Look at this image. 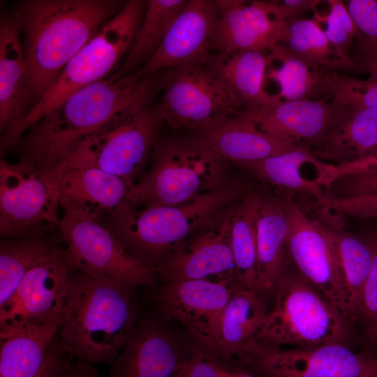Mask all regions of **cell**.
<instances>
[{
  "label": "cell",
  "mask_w": 377,
  "mask_h": 377,
  "mask_svg": "<svg viewBox=\"0 0 377 377\" xmlns=\"http://www.w3.org/2000/svg\"><path fill=\"white\" fill-rule=\"evenodd\" d=\"M160 80L158 73L142 76L136 71L120 78L113 74L73 93L13 146L19 161L54 172L86 138L115 116L150 105Z\"/></svg>",
  "instance_id": "6da1fadb"
},
{
  "label": "cell",
  "mask_w": 377,
  "mask_h": 377,
  "mask_svg": "<svg viewBox=\"0 0 377 377\" xmlns=\"http://www.w3.org/2000/svg\"><path fill=\"white\" fill-rule=\"evenodd\" d=\"M125 3L23 0L15 4L12 13L21 31L34 106L71 59Z\"/></svg>",
  "instance_id": "7a4b0ae2"
},
{
  "label": "cell",
  "mask_w": 377,
  "mask_h": 377,
  "mask_svg": "<svg viewBox=\"0 0 377 377\" xmlns=\"http://www.w3.org/2000/svg\"><path fill=\"white\" fill-rule=\"evenodd\" d=\"M246 184L228 185L179 205L133 209L124 203L98 221L143 266L154 270L192 234L248 194Z\"/></svg>",
  "instance_id": "3957f363"
},
{
  "label": "cell",
  "mask_w": 377,
  "mask_h": 377,
  "mask_svg": "<svg viewBox=\"0 0 377 377\" xmlns=\"http://www.w3.org/2000/svg\"><path fill=\"white\" fill-rule=\"evenodd\" d=\"M133 290L74 272L59 336L79 361L112 364L136 327Z\"/></svg>",
  "instance_id": "277c9868"
},
{
  "label": "cell",
  "mask_w": 377,
  "mask_h": 377,
  "mask_svg": "<svg viewBox=\"0 0 377 377\" xmlns=\"http://www.w3.org/2000/svg\"><path fill=\"white\" fill-rule=\"evenodd\" d=\"M147 2H126L71 59L27 115L1 135V156L71 94L108 77L131 49L142 21Z\"/></svg>",
  "instance_id": "5b68a950"
},
{
  "label": "cell",
  "mask_w": 377,
  "mask_h": 377,
  "mask_svg": "<svg viewBox=\"0 0 377 377\" xmlns=\"http://www.w3.org/2000/svg\"><path fill=\"white\" fill-rule=\"evenodd\" d=\"M149 172L130 189L127 203L179 205L225 187L230 165L194 136L156 140Z\"/></svg>",
  "instance_id": "8992f818"
},
{
  "label": "cell",
  "mask_w": 377,
  "mask_h": 377,
  "mask_svg": "<svg viewBox=\"0 0 377 377\" xmlns=\"http://www.w3.org/2000/svg\"><path fill=\"white\" fill-rule=\"evenodd\" d=\"M275 290L274 308L253 340L283 348L348 345L353 325L297 269L284 270Z\"/></svg>",
  "instance_id": "52a82bcc"
},
{
  "label": "cell",
  "mask_w": 377,
  "mask_h": 377,
  "mask_svg": "<svg viewBox=\"0 0 377 377\" xmlns=\"http://www.w3.org/2000/svg\"><path fill=\"white\" fill-rule=\"evenodd\" d=\"M160 87L163 94L156 108L162 123L174 130L198 133L242 113L237 99L207 59L167 70Z\"/></svg>",
  "instance_id": "ba28073f"
},
{
  "label": "cell",
  "mask_w": 377,
  "mask_h": 377,
  "mask_svg": "<svg viewBox=\"0 0 377 377\" xmlns=\"http://www.w3.org/2000/svg\"><path fill=\"white\" fill-rule=\"evenodd\" d=\"M162 124L156 106L151 105L122 112L86 138L59 168H97L121 178L132 188Z\"/></svg>",
  "instance_id": "9c48e42d"
},
{
  "label": "cell",
  "mask_w": 377,
  "mask_h": 377,
  "mask_svg": "<svg viewBox=\"0 0 377 377\" xmlns=\"http://www.w3.org/2000/svg\"><path fill=\"white\" fill-rule=\"evenodd\" d=\"M59 229L67 262L73 271L131 289L154 283L152 271L129 254L98 220L61 202Z\"/></svg>",
  "instance_id": "30bf717a"
},
{
  "label": "cell",
  "mask_w": 377,
  "mask_h": 377,
  "mask_svg": "<svg viewBox=\"0 0 377 377\" xmlns=\"http://www.w3.org/2000/svg\"><path fill=\"white\" fill-rule=\"evenodd\" d=\"M60 206L52 174L24 161H0L1 237H43L59 228Z\"/></svg>",
  "instance_id": "8fae6325"
},
{
  "label": "cell",
  "mask_w": 377,
  "mask_h": 377,
  "mask_svg": "<svg viewBox=\"0 0 377 377\" xmlns=\"http://www.w3.org/2000/svg\"><path fill=\"white\" fill-rule=\"evenodd\" d=\"M263 377H377V355L331 342L283 348L250 340L236 355Z\"/></svg>",
  "instance_id": "7c38bea8"
},
{
  "label": "cell",
  "mask_w": 377,
  "mask_h": 377,
  "mask_svg": "<svg viewBox=\"0 0 377 377\" xmlns=\"http://www.w3.org/2000/svg\"><path fill=\"white\" fill-rule=\"evenodd\" d=\"M281 201L288 223L287 252L296 269L357 325L328 228L309 219L290 197Z\"/></svg>",
  "instance_id": "4fadbf2b"
},
{
  "label": "cell",
  "mask_w": 377,
  "mask_h": 377,
  "mask_svg": "<svg viewBox=\"0 0 377 377\" xmlns=\"http://www.w3.org/2000/svg\"><path fill=\"white\" fill-rule=\"evenodd\" d=\"M74 272L56 246L27 274L0 306V330H25L52 322L67 310Z\"/></svg>",
  "instance_id": "5bb4252c"
},
{
  "label": "cell",
  "mask_w": 377,
  "mask_h": 377,
  "mask_svg": "<svg viewBox=\"0 0 377 377\" xmlns=\"http://www.w3.org/2000/svg\"><path fill=\"white\" fill-rule=\"evenodd\" d=\"M241 200L192 234L154 269L165 283L198 279L237 280L231 223Z\"/></svg>",
  "instance_id": "9a60e30c"
},
{
  "label": "cell",
  "mask_w": 377,
  "mask_h": 377,
  "mask_svg": "<svg viewBox=\"0 0 377 377\" xmlns=\"http://www.w3.org/2000/svg\"><path fill=\"white\" fill-rule=\"evenodd\" d=\"M244 288L235 279H198L165 283L156 301L163 313L179 321L214 354L219 324L228 300Z\"/></svg>",
  "instance_id": "2e32d148"
},
{
  "label": "cell",
  "mask_w": 377,
  "mask_h": 377,
  "mask_svg": "<svg viewBox=\"0 0 377 377\" xmlns=\"http://www.w3.org/2000/svg\"><path fill=\"white\" fill-rule=\"evenodd\" d=\"M66 313L30 330H0V377H57L71 368L74 355L59 336Z\"/></svg>",
  "instance_id": "e0dca14e"
},
{
  "label": "cell",
  "mask_w": 377,
  "mask_h": 377,
  "mask_svg": "<svg viewBox=\"0 0 377 377\" xmlns=\"http://www.w3.org/2000/svg\"><path fill=\"white\" fill-rule=\"evenodd\" d=\"M216 1L214 52L269 51L281 43L286 22L277 13L276 1Z\"/></svg>",
  "instance_id": "ac0fdd59"
},
{
  "label": "cell",
  "mask_w": 377,
  "mask_h": 377,
  "mask_svg": "<svg viewBox=\"0 0 377 377\" xmlns=\"http://www.w3.org/2000/svg\"><path fill=\"white\" fill-rule=\"evenodd\" d=\"M218 18L216 0H188L158 50L137 72L147 76L162 70L207 60L214 52Z\"/></svg>",
  "instance_id": "d6986e66"
},
{
  "label": "cell",
  "mask_w": 377,
  "mask_h": 377,
  "mask_svg": "<svg viewBox=\"0 0 377 377\" xmlns=\"http://www.w3.org/2000/svg\"><path fill=\"white\" fill-rule=\"evenodd\" d=\"M344 105L334 98L280 100L242 118L272 137L310 151L324 138Z\"/></svg>",
  "instance_id": "ffe728a7"
},
{
  "label": "cell",
  "mask_w": 377,
  "mask_h": 377,
  "mask_svg": "<svg viewBox=\"0 0 377 377\" xmlns=\"http://www.w3.org/2000/svg\"><path fill=\"white\" fill-rule=\"evenodd\" d=\"M34 107L20 27L12 13L0 20V131L20 122Z\"/></svg>",
  "instance_id": "44dd1931"
},
{
  "label": "cell",
  "mask_w": 377,
  "mask_h": 377,
  "mask_svg": "<svg viewBox=\"0 0 377 377\" xmlns=\"http://www.w3.org/2000/svg\"><path fill=\"white\" fill-rule=\"evenodd\" d=\"M184 351L157 323L147 320L136 326L108 377H171Z\"/></svg>",
  "instance_id": "7402d4cb"
},
{
  "label": "cell",
  "mask_w": 377,
  "mask_h": 377,
  "mask_svg": "<svg viewBox=\"0 0 377 377\" xmlns=\"http://www.w3.org/2000/svg\"><path fill=\"white\" fill-rule=\"evenodd\" d=\"M60 202L68 203L100 220L124 203L131 186L121 178L90 167H61L51 172Z\"/></svg>",
  "instance_id": "603a6c76"
},
{
  "label": "cell",
  "mask_w": 377,
  "mask_h": 377,
  "mask_svg": "<svg viewBox=\"0 0 377 377\" xmlns=\"http://www.w3.org/2000/svg\"><path fill=\"white\" fill-rule=\"evenodd\" d=\"M274 61L269 51L214 52L207 59L209 66L237 99L242 109L240 117L281 100L277 94L270 95L264 89L267 68Z\"/></svg>",
  "instance_id": "cb8c5ba5"
},
{
  "label": "cell",
  "mask_w": 377,
  "mask_h": 377,
  "mask_svg": "<svg viewBox=\"0 0 377 377\" xmlns=\"http://www.w3.org/2000/svg\"><path fill=\"white\" fill-rule=\"evenodd\" d=\"M194 137L230 165L263 160L300 147L267 135L240 117L198 132Z\"/></svg>",
  "instance_id": "d4e9b609"
},
{
  "label": "cell",
  "mask_w": 377,
  "mask_h": 377,
  "mask_svg": "<svg viewBox=\"0 0 377 377\" xmlns=\"http://www.w3.org/2000/svg\"><path fill=\"white\" fill-rule=\"evenodd\" d=\"M344 104L324 138L309 151L327 163L352 162L377 147V109Z\"/></svg>",
  "instance_id": "484cf974"
},
{
  "label": "cell",
  "mask_w": 377,
  "mask_h": 377,
  "mask_svg": "<svg viewBox=\"0 0 377 377\" xmlns=\"http://www.w3.org/2000/svg\"><path fill=\"white\" fill-rule=\"evenodd\" d=\"M269 52L274 61L282 64L278 68L269 66L266 79L278 83L279 97L285 101H318L333 99L343 73L311 64L279 43Z\"/></svg>",
  "instance_id": "4316f807"
},
{
  "label": "cell",
  "mask_w": 377,
  "mask_h": 377,
  "mask_svg": "<svg viewBox=\"0 0 377 377\" xmlns=\"http://www.w3.org/2000/svg\"><path fill=\"white\" fill-rule=\"evenodd\" d=\"M258 293L275 290L284 271L288 223L281 199L264 195L257 216Z\"/></svg>",
  "instance_id": "83f0119b"
},
{
  "label": "cell",
  "mask_w": 377,
  "mask_h": 377,
  "mask_svg": "<svg viewBox=\"0 0 377 377\" xmlns=\"http://www.w3.org/2000/svg\"><path fill=\"white\" fill-rule=\"evenodd\" d=\"M267 313L258 293L242 288L226 305L219 324L214 355L236 356L256 335Z\"/></svg>",
  "instance_id": "f1b7e54d"
},
{
  "label": "cell",
  "mask_w": 377,
  "mask_h": 377,
  "mask_svg": "<svg viewBox=\"0 0 377 377\" xmlns=\"http://www.w3.org/2000/svg\"><path fill=\"white\" fill-rule=\"evenodd\" d=\"M322 163L306 149L297 147L284 154L235 166L265 182L281 188L309 193L319 201L327 196L326 191L318 181L305 175L304 167Z\"/></svg>",
  "instance_id": "f546056e"
},
{
  "label": "cell",
  "mask_w": 377,
  "mask_h": 377,
  "mask_svg": "<svg viewBox=\"0 0 377 377\" xmlns=\"http://www.w3.org/2000/svg\"><path fill=\"white\" fill-rule=\"evenodd\" d=\"M187 0H149L133 45L119 69L117 78L140 70L156 52Z\"/></svg>",
  "instance_id": "4dcf8cb0"
},
{
  "label": "cell",
  "mask_w": 377,
  "mask_h": 377,
  "mask_svg": "<svg viewBox=\"0 0 377 377\" xmlns=\"http://www.w3.org/2000/svg\"><path fill=\"white\" fill-rule=\"evenodd\" d=\"M263 198L260 193H248L237 206L231 223V249L237 280L257 293V216Z\"/></svg>",
  "instance_id": "1f68e13d"
},
{
  "label": "cell",
  "mask_w": 377,
  "mask_h": 377,
  "mask_svg": "<svg viewBox=\"0 0 377 377\" xmlns=\"http://www.w3.org/2000/svg\"><path fill=\"white\" fill-rule=\"evenodd\" d=\"M281 43L317 66L338 72L358 71L353 59L344 57L331 43L316 20L302 18L286 22Z\"/></svg>",
  "instance_id": "d6a6232c"
},
{
  "label": "cell",
  "mask_w": 377,
  "mask_h": 377,
  "mask_svg": "<svg viewBox=\"0 0 377 377\" xmlns=\"http://www.w3.org/2000/svg\"><path fill=\"white\" fill-rule=\"evenodd\" d=\"M56 246L43 237H6L0 243V306L31 269Z\"/></svg>",
  "instance_id": "836d02e7"
},
{
  "label": "cell",
  "mask_w": 377,
  "mask_h": 377,
  "mask_svg": "<svg viewBox=\"0 0 377 377\" xmlns=\"http://www.w3.org/2000/svg\"><path fill=\"white\" fill-rule=\"evenodd\" d=\"M328 230L357 325L360 297L371 265V249L364 236L357 237L329 228Z\"/></svg>",
  "instance_id": "e575fe53"
},
{
  "label": "cell",
  "mask_w": 377,
  "mask_h": 377,
  "mask_svg": "<svg viewBox=\"0 0 377 377\" xmlns=\"http://www.w3.org/2000/svg\"><path fill=\"white\" fill-rule=\"evenodd\" d=\"M347 8L358 31L352 59L362 70L377 59V1L350 0Z\"/></svg>",
  "instance_id": "d590c367"
},
{
  "label": "cell",
  "mask_w": 377,
  "mask_h": 377,
  "mask_svg": "<svg viewBox=\"0 0 377 377\" xmlns=\"http://www.w3.org/2000/svg\"><path fill=\"white\" fill-rule=\"evenodd\" d=\"M371 252V265L362 288L358 310V323L367 342L377 349V232L364 236Z\"/></svg>",
  "instance_id": "8d00e7d4"
},
{
  "label": "cell",
  "mask_w": 377,
  "mask_h": 377,
  "mask_svg": "<svg viewBox=\"0 0 377 377\" xmlns=\"http://www.w3.org/2000/svg\"><path fill=\"white\" fill-rule=\"evenodd\" d=\"M327 2L330 7L329 15L323 17L315 12L316 18L326 22L327 29L324 32L331 43L344 57L352 59L350 50L358 34L356 25L342 1Z\"/></svg>",
  "instance_id": "74e56055"
},
{
  "label": "cell",
  "mask_w": 377,
  "mask_h": 377,
  "mask_svg": "<svg viewBox=\"0 0 377 377\" xmlns=\"http://www.w3.org/2000/svg\"><path fill=\"white\" fill-rule=\"evenodd\" d=\"M334 99L348 105L377 109V75L360 80L343 74Z\"/></svg>",
  "instance_id": "f35d334b"
},
{
  "label": "cell",
  "mask_w": 377,
  "mask_h": 377,
  "mask_svg": "<svg viewBox=\"0 0 377 377\" xmlns=\"http://www.w3.org/2000/svg\"><path fill=\"white\" fill-rule=\"evenodd\" d=\"M171 377H229L209 353L200 348L184 351L183 358Z\"/></svg>",
  "instance_id": "ab89813d"
},
{
  "label": "cell",
  "mask_w": 377,
  "mask_h": 377,
  "mask_svg": "<svg viewBox=\"0 0 377 377\" xmlns=\"http://www.w3.org/2000/svg\"><path fill=\"white\" fill-rule=\"evenodd\" d=\"M377 193V171L349 175L334 180L327 190V196L348 199Z\"/></svg>",
  "instance_id": "60d3db41"
},
{
  "label": "cell",
  "mask_w": 377,
  "mask_h": 377,
  "mask_svg": "<svg viewBox=\"0 0 377 377\" xmlns=\"http://www.w3.org/2000/svg\"><path fill=\"white\" fill-rule=\"evenodd\" d=\"M318 205L327 209L357 219L377 218V193L348 199L330 197L317 201Z\"/></svg>",
  "instance_id": "b9f144b4"
},
{
  "label": "cell",
  "mask_w": 377,
  "mask_h": 377,
  "mask_svg": "<svg viewBox=\"0 0 377 377\" xmlns=\"http://www.w3.org/2000/svg\"><path fill=\"white\" fill-rule=\"evenodd\" d=\"M374 171H377V147L358 160L339 165L332 164L325 179V190L327 191L331 184L341 177Z\"/></svg>",
  "instance_id": "7bdbcfd3"
},
{
  "label": "cell",
  "mask_w": 377,
  "mask_h": 377,
  "mask_svg": "<svg viewBox=\"0 0 377 377\" xmlns=\"http://www.w3.org/2000/svg\"><path fill=\"white\" fill-rule=\"evenodd\" d=\"M318 0H284L276 1L277 13L280 18L286 22L302 19L311 10L315 11Z\"/></svg>",
  "instance_id": "ee69618b"
},
{
  "label": "cell",
  "mask_w": 377,
  "mask_h": 377,
  "mask_svg": "<svg viewBox=\"0 0 377 377\" xmlns=\"http://www.w3.org/2000/svg\"><path fill=\"white\" fill-rule=\"evenodd\" d=\"M57 377H102L93 364L78 361Z\"/></svg>",
  "instance_id": "f6af8a7d"
},
{
  "label": "cell",
  "mask_w": 377,
  "mask_h": 377,
  "mask_svg": "<svg viewBox=\"0 0 377 377\" xmlns=\"http://www.w3.org/2000/svg\"><path fill=\"white\" fill-rule=\"evenodd\" d=\"M362 71L369 73L370 76L377 75V59L366 65Z\"/></svg>",
  "instance_id": "bcb514c9"
},
{
  "label": "cell",
  "mask_w": 377,
  "mask_h": 377,
  "mask_svg": "<svg viewBox=\"0 0 377 377\" xmlns=\"http://www.w3.org/2000/svg\"><path fill=\"white\" fill-rule=\"evenodd\" d=\"M229 377H251V376H249V375H236V376H234V375L229 374Z\"/></svg>",
  "instance_id": "7dc6e473"
}]
</instances>
